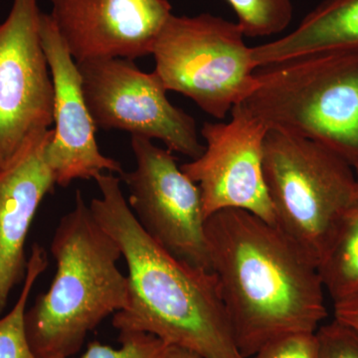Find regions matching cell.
I'll list each match as a JSON object with an SVG mask.
<instances>
[{
  "label": "cell",
  "instance_id": "1",
  "mask_svg": "<svg viewBox=\"0 0 358 358\" xmlns=\"http://www.w3.org/2000/svg\"><path fill=\"white\" fill-rule=\"evenodd\" d=\"M210 270L244 358L271 341L313 334L327 317L317 263L278 226L240 209L206 219Z\"/></svg>",
  "mask_w": 358,
  "mask_h": 358
},
{
  "label": "cell",
  "instance_id": "2",
  "mask_svg": "<svg viewBox=\"0 0 358 358\" xmlns=\"http://www.w3.org/2000/svg\"><path fill=\"white\" fill-rule=\"evenodd\" d=\"M100 197L90 208L121 248L128 267V305L113 317L119 334H152L202 358H244L237 350L215 275L169 253L143 229L121 178H95Z\"/></svg>",
  "mask_w": 358,
  "mask_h": 358
},
{
  "label": "cell",
  "instance_id": "3",
  "mask_svg": "<svg viewBox=\"0 0 358 358\" xmlns=\"http://www.w3.org/2000/svg\"><path fill=\"white\" fill-rule=\"evenodd\" d=\"M56 273L50 288L25 313L28 341L38 358H70L90 331L127 307L128 277L117 263L121 248L77 190L51 242Z\"/></svg>",
  "mask_w": 358,
  "mask_h": 358
},
{
  "label": "cell",
  "instance_id": "4",
  "mask_svg": "<svg viewBox=\"0 0 358 358\" xmlns=\"http://www.w3.org/2000/svg\"><path fill=\"white\" fill-rule=\"evenodd\" d=\"M241 103L268 131L333 150L358 173V49L313 52L257 68Z\"/></svg>",
  "mask_w": 358,
  "mask_h": 358
},
{
  "label": "cell",
  "instance_id": "5",
  "mask_svg": "<svg viewBox=\"0 0 358 358\" xmlns=\"http://www.w3.org/2000/svg\"><path fill=\"white\" fill-rule=\"evenodd\" d=\"M264 178L275 226L317 263L357 192L355 169L315 141L268 131Z\"/></svg>",
  "mask_w": 358,
  "mask_h": 358
},
{
  "label": "cell",
  "instance_id": "6",
  "mask_svg": "<svg viewBox=\"0 0 358 358\" xmlns=\"http://www.w3.org/2000/svg\"><path fill=\"white\" fill-rule=\"evenodd\" d=\"M237 22L210 13L171 14L155 41V72L206 114L226 119L256 88L252 47Z\"/></svg>",
  "mask_w": 358,
  "mask_h": 358
},
{
  "label": "cell",
  "instance_id": "7",
  "mask_svg": "<svg viewBox=\"0 0 358 358\" xmlns=\"http://www.w3.org/2000/svg\"><path fill=\"white\" fill-rule=\"evenodd\" d=\"M85 100L96 128L162 141L171 152L192 159L204 152L194 119L167 99L157 73L134 60L101 58L77 63Z\"/></svg>",
  "mask_w": 358,
  "mask_h": 358
},
{
  "label": "cell",
  "instance_id": "8",
  "mask_svg": "<svg viewBox=\"0 0 358 358\" xmlns=\"http://www.w3.org/2000/svg\"><path fill=\"white\" fill-rule=\"evenodd\" d=\"M136 169L121 174L131 211L155 241L180 260L210 270L201 192L169 150L131 136Z\"/></svg>",
  "mask_w": 358,
  "mask_h": 358
},
{
  "label": "cell",
  "instance_id": "9",
  "mask_svg": "<svg viewBox=\"0 0 358 358\" xmlns=\"http://www.w3.org/2000/svg\"><path fill=\"white\" fill-rule=\"evenodd\" d=\"M37 0H13L0 23V166L53 124L54 87Z\"/></svg>",
  "mask_w": 358,
  "mask_h": 358
},
{
  "label": "cell",
  "instance_id": "10",
  "mask_svg": "<svg viewBox=\"0 0 358 358\" xmlns=\"http://www.w3.org/2000/svg\"><path fill=\"white\" fill-rule=\"evenodd\" d=\"M230 115L228 122H204V152L181 169L199 186L206 218L240 209L275 225L263 169L268 129L241 103Z\"/></svg>",
  "mask_w": 358,
  "mask_h": 358
},
{
  "label": "cell",
  "instance_id": "11",
  "mask_svg": "<svg viewBox=\"0 0 358 358\" xmlns=\"http://www.w3.org/2000/svg\"><path fill=\"white\" fill-rule=\"evenodd\" d=\"M50 15L75 62L152 55L173 7L167 0H50Z\"/></svg>",
  "mask_w": 358,
  "mask_h": 358
},
{
  "label": "cell",
  "instance_id": "12",
  "mask_svg": "<svg viewBox=\"0 0 358 358\" xmlns=\"http://www.w3.org/2000/svg\"><path fill=\"white\" fill-rule=\"evenodd\" d=\"M40 31L54 87L55 128L45 157L56 185L66 187L78 179H95L103 173L121 176V164L103 155L98 147L81 73L49 14L42 13Z\"/></svg>",
  "mask_w": 358,
  "mask_h": 358
},
{
  "label": "cell",
  "instance_id": "13",
  "mask_svg": "<svg viewBox=\"0 0 358 358\" xmlns=\"http://www.w3.org/2000/svg\"><path fill=\"white\" fill-rule=\"evenodd\" d=\"M53 129L30 136L0 166V315L14 287L25 279V243L42 200L56 186L45 152Z\"/></svg>",
  "mask_w": 358,
  "mask_h": 358
},
{
  "label": "cell",
  "instance_id": "14",
  "mask_svg": "<svg viewBox=\"0 0 358 358\" xmlns=\"http://www.w3.org/2000/svg\"><path fill=\"white\" fill-rule=\"evenodd\" d=\"M358 49V0H322L296 28L252 47L257 68L313 52Z\"/></svg>",
  "mask_w": 358,
  "mask_h": 358
},
{
  "label": "cell",
  "instance_id": "15",
  "mask_svg": "<svg viewBox=\"0 0 358 358\" xmlns=\"http://www.w3.org/2000/svg\"><path fill=\"white\" fill-rule=\"evenodd\" d=\"M357 192L319 262L324 289L334 303L358 296V173Z\"/></svg>",
  "mask_w": 358,
  "mask_h": 358
},
{
  "label": "cell",
  "instance_id": "16",
  "mask_svg": "<svg viewBox=\"0 0 358 358\" xmlns=\"http://www.w3.org/2000/svg\"><path fill=\"white\" fill-rule=\"evenodd\" d=\"M47 266L46 252L39 245H33L20 298L13 310L6 317H0V358H38L28 341L25 313L33 286Z\"/></svg>",
  "mask_w": 358,
  "mask_h": 358
},
{
  "label": "cell",
  "instance_id": "17",
  "mask_svg": "<svg viewBox=\"0 0 358 358\" xmlns=\"http://www.w3.org/2000/svg\"><path fill=\"white\" fill-rule=\"evenodd\" d=\"M245 36L268 37L284 31L293 18L292 0H227Z\"/></svg>",
  "mask_w": 358,
  "mask_h": 358
},
{
  "label": "cell",
  "instance_id": "18",
  "mask_svg": "<svg viewBox=\"0 0 358 358\" xmlns=\"http://www.w3.org/2000/svg\"><path fill=\"white\" fill-rule=\"evenodd\" d=\"M119 334L121 348L92 341L81 358H162L167 346L162 339L150 334Z\"/></svg>",
  "mask_w": 358,
  "mask_h": 358
},
{
  "label": "cell",
  "instance_id": "19",
  "mask_svg": "<svg viewBox=\"0 0 358 358\" xmlns=\"http://www.w3.org/2000/svg\"><path fill=\"white\" fill-rule=\"evenodd\" d=\"M317 358H358V331L334 319L315 331Z\"/></svg>",
  "mask_w": 358,
  "mask_h": 358
},
{
  "label": "cell",
  "instance_id": "20",
  "mask_svg": "<svg viewBox=\"0 0 358 358\" xmlns=\"http://www.w3.org/2000/svg\"><path fill=\"white\" fill-rule=\"evenodd\" d=\"M249 358H317L315 333L289 334L275 339Z\"/></svg>",
  "mask_w": 358,
  "mask_h": 358
},
{
  "label": "cell",
  "instance_id": "21",
  "mask_svg": "<svg viewBox=\"0 0 358 358\" xmlns=\"http://www.w3.org/2000/svg\"><path fill=\"white\" fill-rule=\"evenodd\" d=\"M334 319L341 320L358 331V296L334 303Z\"/></svg>",
  "mask_w": 358,
  "mask_h": 358
},
{
  "label": "cell",
  "instance_id": "22",
  "mask_svg": "<svg viewBox=\"0 0 358 358\" xmlns=\"http://www.w3.org/2000/svg\"><path fill=\"white\" fill-rule=\"evenodd\" d=\"M162 358H202L196 353L185 350V348H178V346L167 345L166 350Z\"/></svg>",
  "mask_w": 358,
  "mask_h": 358
}]
</instances>
